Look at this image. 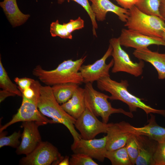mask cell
<instances>
[{
    "instance_id": "5",
    "label": "cell",
    "mask_w": 165,
    "mask_h": 165,
    "mask_svg": "<svg viewBox=\"0 0 165 165\" xmlns=\"http://www.w3.org/2000/svg\"><path fill=\"white\" fill-rule=\"evenodd\" d=\"M129 16L124 26L142 34L161 38L165 28V21L161 18L145 13L135 5L129 9Z\"/></svg>"
},
{
    "instance_id": "25",
    "label": "cell",
    "mask_w": 165,
    "mask_h": 165,
    "mask_svg": "<svg viewBox=\"0 0 165 165\" xmlns=\"http://www.w3.org/2000/svg\"><path fill=\"white\" fill-rule=\"evenodd\" d=\"M0 87L16 95L22 96L21 92L16 85L10 80L0 59Z\"/></svg>"
},
{
    "instance_id": "23",
    "label": "cell",
    "mask_w": 165,
    "mask_h": 165,
    "mask_svg": "<svg viewBox=\"0 0 165 165\" xmlns=\"http://www.w3.org/2000/svg\"><path fill=\"white\" fill-rule=\"evenodd\" d=\"M162 0H139L135 6L141 11L146 14L158 16L165 21L161 15L160 8Z\"/></svg>"
},
{
    "instance_id": "7",
    "label": "cell",
    "mask_w": 165,
    "mask_h": 165,
    "mask_svg": "<svg viewBox=\"0 0 165 165\" xmlns=\"http://www.w3.org/2000/svg\"><path fill=\"white\" fill-rule=\"evenodd\" d=\"M113 48L111 56L113 57L114 64L112 69V73L124 72L135 77L140 76L143 72L145 66L144 61L134 62L129 55L121 47L119 38H113L109 40Z\"/></svg>"
},
{
    "instance_id": "11",
    "label": "cell",
    "mask_w": 165,
    "mask_h": 165,
    "mask_svg": "<svg viewBox=\"0 0 165 165\" xmlns=\"http://www.w3.org/2000/svg\"><path fill=\"white\" fill-rule=\"evenodd\" d=\"M106 137L86 140L81 138L73 142L71 149L74 153H82L103 162L108 151L106 145Z\"/></svg>"
},
{
    "instance_id": "33",
    "label": "cell",
    "mask_w": 165,
    "mask_h": 165,
    "mask_svg": "<svg viewBox=\"0 0 165 165\" xmlns=\"http://www.w3.org/2000/svg\"><path fill=\"white\" fill-rule=\"evenodd\" d=\"M16 95L8 91L2 89L0 90V102L3 101L7 97L10 96H14Z\"/></svg>"
},
{
    "instance_id": "13",
    "label": "cell",
    "mask_w": 165,
    "mask_h": 165,
    "mask_svg": "<svg viewBox=\"0 0 165 165\" xmlns=\"http://www.w3.org/2000/svg\"><path fill=\"white\" fill-rule=\"evenodd\" d=\"M40 125L33 121L22 122L21 127L23 128L21 134V141L16 148V154L27 155L33 151L42 141L38 130Z\"/></svg>"
},
{
    "instance_id": "29",
    "label": "cell",
    "mask_w": 165,
    "mask_h": 165,
    "mask_svg": "<svg viewBox=\"0 0 165 165\" xmlns=\"http://www.w3.org/2000/svg\"><path fill=\"white\" fill-rule=\"evenodd\" d=\"M70 165H98L93 158L82 153H74L72 155L69 160Z\"/></svg>"
},
{
    "instance_id": "24",
    "label": "cell",
    "mask_w": 165,
    "mask_h": 165,
    "mask_svg": "<svg viewBox=\"0 0 165 165\" xmlns=\"http://www.w3.org/2000/svg\"><path fill=\"white\" fill-rule=\"evenodd\" d=\"M105 157L112 165H132L125 146L114 151H108Z\"/></svg>"
},
{
    "instance_id": "16",
    "label": "cell",
    "mask_w": 165,
    "mask_h": 165,
    "mask_svg": "<svg viewBox=\"0 0 165 165\" xmlns=\"http://www.w3.org/2000/svg\"><path fill=\"white\" fill-rule=\"evenodd\" d=\"M133 54L140 60L151 64L156 70L159 79H165V53L152 51L146 48L135 49Z\"/></svg>"
},
{
    "instance_id": "32",
    "label": "cell",
    "mask_w": 165,
    "mask_h": 165,
    "mask_svg": "<svg viewBox=\"0 0 165 165\" xmlns=\"http://www.w3.org/2000/svg\"><path fill=\"white\" fill-rule=\"evenodd\" d=\"M122 8L129 9L132 6L135 5L139 0H114Z\"/></svg>"
},
{
    "instance_id": "20",
    "label": "cell",
    "mask_w": 165,
    "mask_h": 165,
    "mask_svg": "<svg viewBox=\"0 0 165 165\" xmlns=\"http://www.w3.org/2000/svg\"><path fill=\"white\" fill-rule=\"evenodd\" d=\"M61 105L68 114L75 119H77L86 108L84 88L78 87L71 98Z\"/></svg>"
},
{
    "instance_id": "3",
    "label": "cell",
    "mask_w": 165,
    "mask_h": 165,
    "mask_svg": "<svg viewBox=\"0 0 165 165\" xmlns=\"http://www.w3.org/2000/svg\"><path fill=\"white\" fill-rule=\"evenodd\" d=\"M38 107L40 112L45 116L51 118L54 123H61L65 126L72 135L74 142L82 138L75 128L76 119L66 112L57 102L51 86L41 85Z\"/></svg>"
},
{
    "instance_id": "34",
    "label": "cell",
    "mask_w": 165,
    "mask_h": 165,
    "mask_svg": "<svg viewBox=\"0 0 165 165\" xmlns=\"http://www.w3.org/2000/svg\"><path fill=\"white\" fill-rule=\"evenodd\" d=\"M160 12L161 15L165 19V0H162L160 8Z\"/></svg>"
},
{
    "instance_id": "10",
    "label": "cell",
    "mask_w": 165,
    "mask_h": 165,
    "mask_svg": "<svg viewBox=\"0 0 165 165\" xmlns=\"http://www.w3.org/2000/svg\"><path fill=\"white\" fill-rule=\"evenodd\" d=\"M113 48L110 44L103 56L93 63L87 65H82L79 71L83 78V82L93 83L103 77L110 76V69L113 67L114 61L112 59L110 62L106 64V61L110 56Z\"/></svg>"
},
{
    "instance_id": "28",
    "label": "cell",
    "mask_w": 165,
    "mask_h": 165,
    "mask_svg": "<svg viewBox=\"0 0 165 165\" xmlns=\"http://www.w3.org/2000/svg\"><path fill=\"white\" fill-rule=\"evenodd\" d=\"M59 4H61L65 1L68 2L74 1L81 5L86 10L88 14L91 21L92 26V31L94 36L97 37L96 30L98 28L97 24L95 14L93 13L89 2V0H57Z\"/></svg>"
},
{
    "instance_id": "1",
    "label": "cell",
    "mask_w": 165,
    "mask_h": 165,
    "mask_svg": "<svg viewBox=\"0 0 165 165\" xmlns=\"http://www.w3.org/2000/svg\"><path fill=\"white\" fill-rule=\"evenodd\" d=\"M86 56L73 61L64 60L55 69L47 70L40 65L36 66L32 72L33 75L46 86L72 83L78 85L83 82L79 69L85 61Z\"/></svg>"
},
{
    "instance_id": "22",
    "label": "cell",
    "mask_w": 165,
    "mask_h": 165,
    "mask_svg": "<svg viewBox=\"0 0 165 165\" xmlns=\"http://www.w3.org/2000/svg\"><path fill=\"white\" fill-rule=\"evenodd\" d=\"M51 87L53 95L60 104L68 101L72 97L79 85L72 83L57 84Z\"/></svg>"
},
{
    "instance_id": "36",
    "label": "cell",
    "mask_w": 165,
    "mask_h": 165,
    "mask_svg": "<svg viewBox=\"0 0 165 165\" xmlns=\"http://www.w3.org/2000/svg\"><path fill=\"white\" fill-rule=\"evenodd\" d=\"M161 38L165 41V28L162 33Z\"/></svg>"
},
{
    "instance_id": "30",
    "label": "cell",
    "mask_w": 165,
    "mask_h": 165,
    "mask_svg": "<svg viewBox=\"0 0 165 165\" xmlns=\"http://www.w3.org/2000/svg\"><path fill=\"white\" fill-rule=\"evenodd\" d=\"M152 165H165V140L158 142Z\"/></svg>"
},
{
    "instance_id": "27",
    "label": "cell",
    "mask_w": 165,
    "mask_h": 165,
    "mask_svg": "<svg viewBox=\"0 0 165 165\" xmlns=\"http://www.w3.org/2000/svg\"><path fill=\"white\" fill-rule=\"evenodd\" d=\"M125 146L132 165L135 164L139 152V144L137 136L132 134Z\"/></svg>"
},
{
    "instance_id": "31",
    "label": "cell",
    "mask_w": 165,
    "mask_h": 165,
    "mask_svg": "<svg viewBox=\"0 0 165 165\" xmlns=\"http://www.w3.org/2000/svg\"><path fill=\"white\" fill-rule=\"evenodd\" d=\"M14 80L18 85L19 89L21 92L26 88L30 86L35 80L26 77L21 78L16 77Z\"/></svg>"
},
{
    "instance_id": "17",
    "label": "cell",
    "mask_w": 165,
    "mask_h": 165,
    "mask_svg": "<svg viewBox=\"0 0 165 165\" xmlns=\"http://www.w3.org/2000/svg\"><path fill=\"white\" fill-rule=\"evenodd\" d=\"M137 137L139 144V152L135 164L152 165L153 157L158 142L145 136L139 135Z\"/></svg>"
},
{
    "instance_id": "9",
    "label": "cell",
    "mask_w": 165,
    "mask_h": 165,
    "mask_svg": "<svg viewBox=\"0 0 165 165\" xmlns=\"http://www.w3.org/2000/svg\"><path fill=\"white\" fill-rule=\"evenodd\" d=\"M109 123L99 121L87 107L81 115L76 119L74 125L80 133L81 138L84 139H94L98 134L106 133Z\"/></svg>"
},
{
    "instance_id": "15",
    "label": "cell",
    "mask_w": 165,
    "mask_h": 165,
    "mask_svg": "<svg viewBox=\"0 0 165 165\" xmlns=\"http://www.w3.org/2000/svg\"><path fill=\"white\" fill-rule=\"evenodd\" d=\"M91 2V7L95 14L96 20L103 21L106 19L108 12H112L116 15L123 22H126L130 13L129 9L118 6L109 0H89Z\"/></svg>"
},
{
    "instance_id": "19",
    "label": "cell",
    "mask_w": 165,
    "mask_h": 165,
    "mask_svg": "<svg viewBox=\"0 0 165 165\" xmlns=\"http://www.w3.org/2000/svg\"><path fill=\"white\" fill-rule=\"evenodd\" d=\"M84 26V20L79 16L75 20L71 19L67 23H59L58 20L51 23L50 32L52 37L59 36L61 38L71 39L72 33L74 31L82 28Z\"/></svg>"
},
{
    "instance_id": "2",
    "label": "cell",
    "mask_w": 165,
    "mask_h": 165,
    "mask_svg": "<svg viewBox=\"0 0 165 165\" xmlns=\"http://www.w3.org/2000/svg\"><path fill=\"white\" fill-rule=\"evenodd\" d=\"M98 89L109 92L111 95L109 99L119 100L127 104L130 112L137 111L138 108L143 110L147 115L151 113L157 114L165 117V110L153 108L145 104L143 99L133 95L128 90L129 86L126 80H121L118 82L112 79L110 76L103 77L97 81Z\"/></svg>"
},
{
    "instance_id": "6",
    "label": "cell",
    "mask_w": 165,
    "mask_h": 165,
    "mask_svg": "<svg viewBox=\"0 0 165 165\" xmlns=\"http://www.w3.org/2000/svg\"><path fill=\"white\" fill-rule=\"evenodd\" d=\"M39 96L40 92L31 98L22 96V103L17 113L13 116L9 121L0 126V132L3 131L12 124L20 122L33 121L37 123L40 126L48 123H54L52 119H47L39 110L38 103Z\"/></svg>"
},
{
    "instance_id": "21",
    "label": "cell",
    "mask_w": 165,
    "mask_h": 165,
    "mask_svg": "<svg viewBox=\"0 0 165 165\" xmlns=\"http://www.w3.org/2000/svg\"><path fill=\"white\" fill-rule=\"evenodd\" d=\"M9 21L13 27L20 26L28 19L30 16L23 13L19 9L16 0H3L0 2Z\"/></svg>"
},
{
    "instance_id": "35",
    "label": "cell",
    "mask_w": 165,
    "mask_h": 165,
    "mask_svg": "<svg viewBox=\"0 0 165 165\" xmlns=\"http://www.w3.org/2000/svg\"><path fill=\"white\" fill-rule=\"evenodd\" d=\"M69 157L68 156H66L60 162L58 165H70Z\"/></svg>"
},
{
    "instance_id": "26",
    "label": "cell",
    "mask_w": 165,
    "mask_h": 165,
    "mask_svg": "<svg viewBox=\"0 0 165 165\" xmlns=\"http://www.w3.org/2000/svg\"><path fill=\"white\" fill-rule=\"evenodd\" d=\"M0 133V148L6 146L16 148L20 145L19 139L21 135L20 130L15 131L8 136H6V131H3Z\"/></svg>"
},
{
    "instance_id": "18",
    "label": "cell",
    "mask_w": 165,
    "mask_h": 165,
    "mask_svg": "<svg viewBox=\"0 0 165 165\" xmlns=\"http://www.w3.org/2000/svg\"><path fill=\"white\" fill-rule=\"evenodd\" d=\"M106 136L108 151H114L125 146L132 134L123 131L117 123H110Z\"/></svg>"
},
{
    "instance_id": "8",
    "label": "cell",
    "mask_w": 165,
    "mask_h": 165,
    "mask_svg": "<svg viewBox=\"0 0 165 165\" xmlns=\"http://www.w3.org/2000/svg\"><path fill=\"white\" fill-rule=\"evenodd\" d=\"M64 158L57 148L48 141H42L30 153L20 160L23 165H58Z\"/></svg>"
},
{
    "instance_id": "12",
    "label": "cell",
    "mask_w": 165,
    "mask_h": 165,
    "mask_svg": "<svg viewBox=\"0 0 165 165\" xmlns=\"http://www.w3.org/2000/svg\"><path fill=\"white\" fill-rule=\"evenodd\" d=\"M118 38L121 46L135 49L146 48L152 45L165 46V41L162 38L146 35L128 29H122Z\"/></svg>"
},
{
    "instance_id": "14",
    "label": "cell",
    "mask_w": 165,
    "mask_h": 165,
    "mask_svg": "<svg viewBox=\"0 0 165 165\" xmlns=\"http://www.w3.org/2000/svg\"><path fill=\"white\" fill-rule=\"evenodd\" d=\"M150 115L148 123L143 127H134L125 121L117 123L125 132L137 136H145L158 142L165 140V128L158 125L156 122L155 116L152 114Z\"/></svg>"
},
{
    "instance_id": "4",
    "label": "cell",
    "mask_w": 165,
    "mask_h": 165,
    "mask_svg": "<svg viewBox=\"0 0 165 165\" xmlns=\"http://www.w3.org/2000/svg\"><path fill=\"white\" fill-rule=\"evenodd\" d=\"M84 89L86 107L97 117L100 116L105 123H108L110 116L114 113H121L130 118L133 117L130 112L113 107L108 100L109 96L96 90L92 83H86Z\"/></svg>"
}]
</instances>
